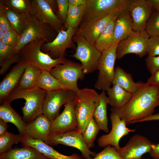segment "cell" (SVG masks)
I'll use <instances>...</instances> for the list:
<instances>
[{
    "label": "cell",
    "mask_w": 159,
    "mask_h": 159,
    "mask_svg": "<svg viewBox=\"0 0 159 159\" xmlns=\"http://www.w3.org/2000/svg\"><path fill=\"white\" fill-rule=\"evenodd\" d=\"M47 93L46 91L37 87L26 90L15 89L4 102L11 103L12 101L17 99H24L25 101V105L21 108L22 119L26 123H28L42 114Z\"/></svg>",
    "instance_id": "7a4b0ae2"
},
{
    "label": "cell",
    "mask_w": 159,
    "mask_h": 159,
    "mask_svg": "<svg viewBox=\"0 0 159 159\" xmlns=\"http://www.w3.org/2000/svg\"><path fill=\"white\" fill-rule=\"evenodd\" d=\"M158 106L159 87L143 83L126 104L119 108L112 107L111 111L124 120L127 125L153 115Z\"/></svg>",
    "instance_id": "6da1fadb"
},
{
    "label": "cell",
    "mask_w": 159,
    "mask_h": 159,
    "mask_svg": "<svg viewBox=\"0 0 159 159\" xmlns=\"http://www.w3.org/2000/svg\"><path fill=\"white\" fill-rule=\"evenodd\" d=\"M2 7L12 28L20 35L25 28L29 15L16 12L4 5L0 1Z\"/></svg>",
    "instance_id": "f546056e"
},
{
    "label": "cell",
    "mask_w": 159,
    "mask_h": 159,
    "mask_svg": "<svg viewBox=\"0 0 159 159\" xmlns=\"http://www.w3.org/2000/svg\"><path fill=\"white\" fill-rule=\"evenodd\" d=\"M145 31L149 37L159 36V11L155 10L148 21Z\"/></svg>",
    "instance_id": "8d00e7d4"
},
{
    "label": "cell",
    "mask_w": 159,
    "mask_h": 159,
    "mask_svg": "<svg viewBox=\"0 0 159 159\" xmlns=\"http://www.w3.org/2000/svg\"><path fill=\"white\" fill-rule=\"evenodd\" d=\"M110 118L112 123L111 130L108 134L103 135L99 138L98 144L102 148L110 145L115 147L118 151L120 148L119 143L121 138L136 130L127 127L125 121L115 112H111Z\"/></svg>",
    "instance_id": "5bb4252c"
},
{
    "label": "cell",
    "mask_w": 159,
    "mask_h": 159,
    "mask_svg": "<svg viewBox=\"0 0 159 159\" xmlns=\"http://www.w3.org/2000/svg\"><path fill=\"white\" fill-rule=\"evenodd\" d=\"M106 91H102L99 94L98 99L96 105L93 115L95 120L100 130L106 133L109 132L107 107L109 104V99L106 95Z\"/></svg>",
    "instance_id": "cb8c5ba5"
},
{
    "label": "cell",
    "mask_w": 159,
    "mask_h": 159,
    "mask_svg": "<svg viewBox=\"0 0 159 159\" xmlns=\"http://www.w3.org/2000/svg\"><path fill=\"white\" fill-rule=\"evenodd\" d=\"M152 143L139 134L132 136L125 145L118 151L122 159H141L142 155L150 151Z\"/></svg>",
    "instance_id": "9a60e30c"
},
{
    "label": "cell",
    "mask_w": 159,
    "mask_h": 159,
    "mask_svg": "<svg viewBox=\"0 0 159 159\" xmlns=\"http://www.w3.org/2000/svg\"><path fill=\"white\" fill-rule=\"evenodd\" d=\"M20 54L15 53V47L0 40V64L6 61L19 57Z\"/></svg>",
    "instance_id": "74e56055"
},
{
    "label": "cell",
    "mask_w": 159,
    "mask_h": 159,
    "mask_svg": "<svg viewBox=\"0 0 159 159\" xmlns=\"http://www.w3.org/2000/svg\"><path fill=\"white\" fill-rule=\"evenodd\" d=\"M42 71L33 64L30 63L26 68L20 81L15 89L26 90L34 88Z\"/></svg>",
    "instance_id": "4dcf8cb0"
},
{
    "label": "cell",
    "mask_w": 159,
    "mask_h": 159,
    "mask_svg": "<svg viewBox=\"0 0 159 159\" xmlns=\"http://www.w3.org/2000/svg\"><path fill=\"white\" fill-rule=\"evenodd\" d=\"M99 94L94 89L87 88L80 89L76 92L74 109L77 130L81 133L93 117Z\"/></svg>",
    "instance_id": "3957f363"
},
{
    "label": "cell",
    "mask_w": 159,
    "mask_h": 159,
    "mask_svg": "<svg viewBox=\"0 0 159 159\" xmlns=\"http://www.w3.org/2000/svg\"><path fill=\"white\" fill-rule=\"evenodd\" d=\"M50 72L63 86L76 92L80 89L78 80L83 79L85 74L81 64L70 60L57 65Z\"/></svg>",
    "instance_id": "9c48e42d"
},
{
    "label": "cell",
    "mask_w": 159,
    "mask_h": 159,
    "mask_svg": "<svg viewBox=\"0 0 159 159\" xmlns=\"http://www.w3.org/2000/svg\"><path fill=\"white\" fill-rule=\"evenodd\" d=\"M145 84L147 85L159 87V70L152 74Z\"/></svg>",
    "instance_id": "f6af8a7d"
},
{
    "label": "cell",
    "mask_w": 159,
    "mask_h": 159,
    "mask_svg": "<svg viewBox=\"0 0 159 159\" xmlns=\"http://www.w3.org/2000/svg\"><path fill=\"white\" fill-rule=\"evenodd\" d=\"M1 1L13 11L26 14H34L31 0H1Z\"/></svg>",
    "instance_id": "836d02e7"
},
{
    "label": "cell",
    "mask_w": 159,
    "mask_h": 159,
    "mask_svg": "<svg viewBox=\"0 0 159 159\" xmlns=\"http://www.w3.org/2000/svg\"><path fill=\"white\" fill-rule=\"evenodd\" d=\"M37 86L47 92L68 89L47 71H42L38 79Z\"/></svg>",
    "instance_id": "1f68e13d"
},
{
    "label": "cell",
    "mask_w": 159,
    "mask_h": 159,
    "mask_svg": "<svg viewBox=\"0 0 159 159\" xmlns=\"http://www.w3.org/2000/svg\"><path fill=\"white\" fill-rule=\"evenodd\" d=\"M159 120V113L153 114L143 120L138 121L137 122H142L145 121Z\"/></svg>",
    "instance_id": "681fc988"
},
{
    "label": "cell",
    "mask_w": 159,
    "mask_h": 159,
    "mask_svg": "<svg viewBox=\"0 0 159 159\" xmlns=\"http://www.w3.org/2000/svg\"><path fill=\"white\" fill-rule=\"evenodd\" d=\"M100 130L93 117L82 133L83 139L89 148L94 146V141Z\"/></svg>",
    "instance_id": "e575fe53"
},
{
    "label": "cell",
    "mask_w": 159,
    "mask_h": 159,
    "mask_svg": "<svg viewBox=\"0 0 159 159\" xmlns=\"http://www.w3.org/2000/svg\"><path fill=\"white\" fill-rule=\"evenodd\" d=\"M118 42L115 43L102 52L97 65L99 73L94 85L99 90L106 91L111 87L114 79V66L116 58V50Z\"/></svg>",
    "instance_id": "52a82bcc"
},
{
    "label": "cell",
    "mask_w": 159,
    "mask_h": 159,
    "mask_svg": "<svg viewBox=\"0 0 159 159\" xmlns=\"http://www.w3.org/2000/svg\"><path fill=\"white\" fill-rule=\"evenodd\" d=\"M45 41L41 39L30 42L25 45L19 53L21 57L29 61L42 71L50 72L57 65L66 62L68 60L64 56L52 58L48 53L41 49Z\"/></svg>",
    "instance_id": "5b68a950"
},
{
    "label": "cell",
    "mask_w": 159,
    "mask_h": 159,
    "mask_svg": "<svg viewBox=\"0 0 159 159\" xmlns=\"http://www.w3.org/2000/svg\"><path fill=\"white\" fill-rule=\"evenodd\" d=\"M0 119L13 124L17 127L19 134L25 136L26 123L12 108L10 103L4 102L0 105Z\"/></svg>",
    "instance_id": "484cf974"
},
{
    "label": "cell",
    "mask_w": 159,
    "mask_h": 159,
    "mask_svg": "<svg viewBox=\"0 0 159 159\" xmlns=\"http://www.w3.org/2000/svg\"><path fill=\"white\" fill-rule=\"evenodd\" d=\"M92 159H122L114 147L108 145L101 151L96 154Z\"/></svg>",
    "instance_id": "f35d334b"
},
{
    "label": "cell",
    "mask_w": 159,
    "mask_h": 159,
    "mask_svg": "<svg viewBox=\"0 0 159 159\" xmlns=\"http://www.w3.org/2000/svg\"><path fill=\"white\" fill-rule=\"evenodd\" d=\"M19 38V34L13 29L4 32L1 39L5 44L15 47Z\"/></svg>",
    "instance_id": "ab89813d"
},
{
    "label": "cell",
    "mask_w": 159,
    "mask_h": 159,
    "mask_svg": "<svg viewBox=\"0 0 159 159\" xmlns=\"http://www.w3.org/2000/svg\"><path fill=\"white\" fill-rule=\"evenodd\" d=\"M145 61L147 68L151 75L159 70V56H148Z\"/></svg>",
    "instance_id": "7bdbcfd3"
},
{
    "label": "cell",
    "mask_w": 159,
    "mask_h": 159,
    "mask_svg": "<svg viewBox=\"0 0 159 159\" xmlns=\"http://www.w3.org/2000/svg\"><path fill=\"white\" fill-rule=\"evenodd\" d=\"M57 33L50 26L41 21L34 14H29L27 25L19 35L18 43L15 47V53H19L29 43L41 39L46 42L52 41Z\"/></svg>",
    "instance_id": "277c9868"
},
{
    "label": "cell",
    "mask_w": 159,
    "mask_h": 159,
    "mask_svg": "<svg viewBox=\"0 0 159 159\" xmlns=\"http://www.w3.org/2000/svg\"><path fill=\"white\" fill-rule=\"evenodd\" d=\"M23 135L7 132L0 136V155L11 149L12 145L21 142Z\"/></svg>",
    "instance_id": "d590c367"
},
{
    "label": "cell",
    "mask_w": 159,
    "mask_h": 159,
    "mask_svg": "<svg viewBox=\"0 0 159 159\" xmlns=\"http://www.w3.org/2000/svg\"><path fill=\"white\" fill-rule=\"evenodd\" d=\"M141 159H146L145 158H142Z\"/></svg>",
    "instance_id": "f5cc1de1"
},
{
    "label": "cell",
    "mask_w": 159,
    "mask_h": 159,
    "mask_svg": "<svg viewBox=\"0 0 159 159\" xmlns=\"http://www.w3.org/2000/svg\"><path fill=\"white\" fill-rule=\"evenodd\" d=\"M147 54L150 56H159V36L149 37L148 43Z\"/></svg>",
    "instance_id": "b9f144b4"
},
{
    "label": "cell",
    "mask_w": 159,
    "mask_h": 159,
    "mask_svg": "<svg viewBox=\"0 0 159 159\" xmlns=\"http://www.w3.org/2000/svg\"><path fill=\"white\" fill-rule=\"evenodd\" d=\"M57 7L58 16L64 26L69 9L68 0H56Z\"/></svg>",
    "instance_id": "60d3db41"
},
{
    "label": "cell",
    "mask_w": 159,
    "mask_h": 159,
    "mask_svg": "<svg viewBox=\"0 0 159 159\" xmlns=\"http://www.w3.org/2000/svg\"><path fill=\"white\" fill-rule=\"evenodd\" d=\"M153 9L147 0H132L127 10L131 16L133 31L145 30L146 23Z\"/></svg>",
    "instance_id": "ac0fdd59"
},
{
    "label": "cell",
    "mask_w": 159,
    "mask_h": 159,
    "mask_svg": "<svg viewBox=\"0 0 159 159\" xmlns=\"http://www.w3.org/2000/svg\"><path fill=\"white\" fill-rule=\"evenodd\" d=\"M132 0H87L82 21L119 14L127 9Z\"/></svg>",
    "instance_id": "ba28073f"
},
{
    "label": "cell",
    "mask_w": 159,
    "mask_h": 159,
    "mask_svg": "<svg viewBox=\"0 0 159 159\" xmlns=\"http://www.w3.org/2000/svg\"><path fill=\"white\" fill-rule=\"evenodd\" d=\"M143 84L135 82L131 74L126 72L120 67L117 66L115 67L112 84L118 85L133 95L137 91Z\"/></svg>",
    "instance_id": "4316f807"
},
{
    "label": "cell",
    "mask_w": 159,
    "mask_h": 159,
    "mask_svg": "<svg viewBox=\"0 0 159 159\" xmlns=\"http://www.w3.org/2000/svg\"><path fill=\"white\" fill-rule=\"evenodd\" d=\"M74 100L65 104L63 112L51 122V135L61 134L77 130V123L74 111Z\"/></svg>",
    "instance_id": "e0dca14e"
},
{
    "label": "cell",
    "mask_w": 159,
    "mask_h": 159,
    "mask_svg": "<svg viewBox=\"0 0 159 159\" xmlns=\"http://www.w3.org/2000/svg\"><path fill=\"white\" fill-rule=\"evenodd\" d=\"M153 9L159 11V0H147Z\"/></svg>",
    "instance_id": "f907efd6"
},
{
    "label": "cell",
    "mask_w": 159,
    "mask_h": 159,
    "mask_svg": "<svg viewBox=\"0 0 159 159\" xmlns=\"http://www.w3.org/2000/svg\"><path fill=\"white\" fill-rule=\"evenodd\" d=\"M51 122L46 116L41 114L32 122L26 123L24 136L42 140L49 145Z\"/></svg>",
    "instance_id": "44dd1931"
},
{
    "label": "cell",
    "mask_w": 159,
    "mask_h": 159,
    "mask_svg": "<svg viewBox=\"0 0 159 159\" xmlns=\"http://www.w3.org/2000/svg\"><path fill=\"white\" fill-rule=\"evenodd\" d=\"M150 155L154 159H159V143H153L149 152Z\"/></svg>",
    "instance_id": "bcb514c9"
},
{
    "label": "cell",
    "mask_w": 159,
    "mask_h": 159,
    "mask_svg": "<svg viewBox=\"0 0 159 159\" xmlns=\"http://www.w3.org/2000/svg\"><path fill=\"white\" fill-rule=\"evenodd\" d=\"M133 31L132 19L129 12L126 9L120 13L115 20L114 43L124 39Z\"/></svg>",
    "instance_id": "603a6c76"
},
{
    "label": "cell",
    "mask_w": 159,
    "mask_h": 159,
    "mask_svg": "<svg viewBox=\"0 0 159 159\" xmlns=\"http://www.w3.org/2000/svg\"><path fill=\"white\" fill-rule=\"evenodd\" d=\"M13 29L0 5V29L6 32Z\"/></svg>",
    "instance_id": "ee69618b"
},
{
    "label": "cell",
    "mask_w": 159,
    "mask_h": 159,
    "mask_svg": "<svg viewBox=\"0 0 159 159\" xmlns=\"http://www.w3.org/2000/svg\"><path fill=\"white\" fill-rule=\"evenodd\" d=\"M0 159H50L28 145L11 148L0 155Z\"/></svg>",
    "instance_id": "d4e9b609"
},
{
    "label": "cell",
    "mask_w": 159,
    "mask_h": 159,
    "mask_svg": "<svg viewBox=\"0 0 159 159\" xmlns=\"http://www.w3.org/2000/svg\"><path fill=\"white\" fill-rule=\"evenodd\" d=\"M69 7L86 5L87 0H68Z\"/></svg>",
    "instance_id": "7dc6e473"
},
{
    "label": "cell",
    "mask_w": 159,
    "mask_h": 159,
    "mask_svg": "<svg viewBox=\"0 0 159 159\" xmlns=\"http://www.w3.org/2000/svg\"><path fill=\"white\" fill-rule=\"evenodd\" d=\"M49 145L54 146L62 144L76 148L81 152L83 158L92 159L96 153L90 149L83 138L82 133L77 130L61 134L50 135Z\"/></svg>",
    "instance_id": "4fadbf2b"
},
{
    "label": "cell",
    "mask_w": 159,
    "mask_h": 159,
    "mask_svg": "<svg viewBox=\"0 0 159 159\" xmlns=\"http://www.w3.org/2000/svg\"><path fill=\"white\" fill-rule=\"evenodd\" d=\"M76 30L77 29L71 27H68L66 30H61L52 41L43 44L41 47L42 51L48 53L54 59L64 56L67 49H76L77 46L73 37Z\"/></svg>",
    "instance_id": "7c38bea8"
},
{
    "label": "cell",
    "mask_w": 159,
    "mask_h": 159,
    "mask_svg": "<svg viewBox=\"0 0 159 159\" xmlns=\"http://www.w3.org/2000/svg\"><path fill=\"white\" fill-rule=\"evenodd\" d=\"M30 63L21 57L20 61L12 68L0 83V102L3 103L18 86L24 70Z\"/></svg>",
    "instance_id": "2e32d148"
},
{
    "label": "cell",
    "mask_w": 159,
    "mask_h": 159,
    "mask_svg": "<svg viewBox=\"0 0 159 159\" xmlns=\"http://www.w3.org/2000/svg\"><path fill=\"white\" fill-rule=\"evenodd\" d=\"M86 10V5L69 7L65 26L77 29L82 20Z\"/></svg>",
    "instance_id": "d6a6232c"
},
{
    "label": "cell",
    "mask_w": 159,
    "mask_h": 159,
    "mask_svg": "<svg viewBox=\"0 0 159 159\" xmlns=\"http://www.w3.org/2000/svg\"><path fill=\"white\" fill-rule=\"evenodd\" d=\"M112 85L106 91L109 105L114 108L122 107L128 102L132 95L117 84Z\"/></svg>",
    "instance_id": "f1b7e54d"
},
{
    "label": "cell",
    "mask_w": 159,
    "mask_h": 159,
    "mask_svg": "<svg viewBox=\"0 0 159 159\" xmlns=\"http://www.w3.org/2000/svg\"><path fill=\"white\" fill-rule=\"evenodd\" d=\"M21 143L23 146L28 145L35 148L50 159H84L76 153L70 156L64 155L42 140L26 136L23 137Z\"/></svg>",
    "instance_id": "7402d4cb"
},
{
    "label": "cell",
    "mask_w": 159,
    "mask_h": 159,
    "mask_svg": "<svg viewBox=\"0 0 159 159\" xmlns=\"http://www.w3.org/2000/svg\"><path fill=\"white\" fill-rule=\"evenodd\" d=\"M116 14L84 20L79 29L76 30V32L95 44L99 35L106 24Z\"/></svg>",
    "instance_id": "d6986e66"
},
{
    "label": "cell",
    "mask_w": 159,
    "mask_h": 159,
    "mask_svg": "<svg viewBox=\"0 0 159 159\" xmlns=\"http://www.w3.org/2000/svg\"><path fill=\"white\" fill-rule=\"evenodd\" d=\"M8 127L7 122L0 119V136L4 134L7 132V128Z\"/></svg>",
    "instance_id": "c3c4849f"
},
{
    "label": "cell",
    "mask_w": 159,
    "mask_h": 159,
    "mask_svg": "<svg viewBox=\"0 0 159 159\" xmlns=\"http://www.w3.org/2000/svg\"><path fill=\"white\" fill-rule=\"evenodd\" d=\"M4 32L1 29H0V40H1L2 39L4 35Z\"/></svg>",
    "instance_id": "816d5d0a"
},
{
    "label": "cell",
    "mask_w": 159,
    "mask_h": 159,
    "mask_svg": "<svg viewBox=\"0 0 159 159\" xmlns=\"http://www.w3.org/2000/svg\"><path fill=\"white\" fill-rule=\"evenodd\" d=\"M119 14L115 15L108 22L95 44L96 47L102 52L108 49L114 44V24Z\"/></svg>",
    "instance_id": "83f0119b"
},
{
    "label": "cell",
    "mask_w": 159,
    "mask_h": 159,
    "mask_svg": "<svg viewBox=\"0 0 159 159\" xmlns=\"http://www.w3.org/2000/svg\"><path fill=\"white\" fill-rule=\"evenodd\" d=\"M73 40L77 44V47L75 52L71 56L80 61L85 74L94 72L97 69V64L102 52L95 44L76 32Z\"/></svg>",
    "instance_id": "8992f818"
},
{
    "label": "cell",
    "mask_w": 159,
    "mask_h": 159,
    "mask_svg": "<svg viewBox=\"0 0 159 159\" xmlns=\"http://www.w3.org/2000/svg\"><path fill=\"white\" fill-rule=\"evenodd\" d=\"M34 14L50 26L57 34L64 29L63 23L46 0H31Z\"/></svg>",
    "instance_id": "ffe728a7"
},
{
    "label": "cell",
    "mask_w": 159,
    "mask_h": 159,
    "mask_svg": "<svg viewBox=\"0 0 159 159\" xmlns=\"http://www.w3.org/2000/svg\"><path fill=\"white\" fill-rule=\"evenodd\" d=\"M149 36L145 30L133 31L124 39L119 42L116 50L117 59H120L126 54H135L140 57L147 54V46Z\"/></svg>",
    "instance_id": "30bf717a"
},
{
    "label": "cell",
    "mask_w": 159,
    "mask_h": 159,
    "mask_svg": "<svg viewBox=\"0 0 159 159\" xmlns=\"http://www.w3.org/2000/svg\"><path fill=\"white\" fill-rule=\"evenodd\" d=\"M76 95L75 92L68 89L47 92L42 114L52 122L59 115L62 106L74 100Z\"/></svg>",
    "instance_id": "8fae6325"
}]
</instances>
